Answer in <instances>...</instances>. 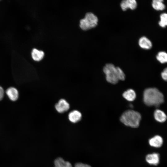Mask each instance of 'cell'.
Returning a JSON list of instances; mask_svg holds the SVG:
<instances>
[{
    "label": "cell",
    "instance_id": "3",
    "mask_svg": "<svg viewBox=\"0 0 167 167\" xmlns=\"http://www.w3.org/2000/svg\"><path fill=\"white\" fill-rule=\"evenodd\" d=\"M141 118V115L139 113L129 110L122 113L120 117V120L125 125L135 128L139 126Z\"/></svg>",
    "mask_w": 167,
    "mask_h": 167
},
{
    "label": "cell",
    "instance_id": "7",
    "mask_svg": "<svg viewBox=\"0 0 167 167\" xmlns=\"http://www.w3.org/2000/svg\"><path fill=\"white\" fill-rule=\"evenodd\" d=\"M148 143L151 147L155 148H159L163 144V139L161 136L157 135L149 139Z\"/></svg>",
    "mask_w": 167,
    "mask_h": 167
},
{
    "label": "cell",
    "instance_id": "11",
    "mask_svg": "<svg viewBox=\"0 0 167 167\" xmlns=\"http://www.w3.org/2000/svg\"><path fill=\"white\" fill-rule=\"evenodd\" d=\"M68 117L70 121L72 123H75L81 120L82 114L79 111L74 110L69 113Z\"/></svg>",
    "mask_w": 167,
    "mask_h": 167
},
{
    "label": "cell",
    "instance_id": "5",
    "mask_svg": "<svg viewBox=\"0 0 167 167\" xmlns=\"http://www.w3.org/2000/svg\"><path fill=\"white\" fill-rule=\"evenodd\" d=\"M145 160L149 164L156 166L160 162V155L158 153L156 152L149 154L146 156Z\"/></svg>",
    "mask_w": 167,
    "mask_h": 167
},
{
    "label": "cell",
    "instance_id": "15",
    "mask_svg": "<svg viewBox=\"0 0 167 167\" xmlns=\"http://www.w3.org/2000/svg\"><path fill=\"white\" fill-rule=\"evenodd\" d=\"M54 163L55 167H72L70 162L65 161L61 157L56 159L54 161Z\"/></svg>",
    "mask_w": 167,
    "mask_h": 167
},
{
    "label": "cell",
    "instance_id": "16",
    "mask_svg": "<svg viewBox=\"0 0 167 167\" xmlns=\"http://www.w3.org/2000/svg\"><path fill=\"white\" fill-rule=\"evenodd\" d=\"M162 0H153L152 3V7L157 11H162L165 8V6Z\"/></svg>",
    "mask_w": 167,
    "mask_h": 167
},
{
    "label": "cell",
    "instance_id": "1",
    "mask_svg": "<svg viewBox=\"0 0 167 167\" xmlns=\"http://www.w3.org/2000/svg\"><path fill=\"white\" fill-rule=\"evenodd\" d=\"M143 101L145 104L147 106L157 107L164 102V96L157 88H148L144 91Z\"/></svg>",
    "mask_w": 167,
    "mask_h": 167
},
{
    "label": "cell",
    "instance_id": "19",
    "mask_svg": "<svg viewBox=\"0 0 167 167\" xmlns=\"http://www.w3.org/2000/svg\"><path fill=\"white\" fill-rule=\"evenodd\" d=\"M161 75L163 80L167 81V67L163 70L161 73Z\"/></svg>",
    "mask_w": 167,
    "mask_h": 167
},
{
    "label": "cell",
    "instance_id": "17",
    "mask_svg": "<svg viewBox=\"0 0 167 167\" xmlns=\"http://www.w3.org/2000/svg\"><path fill=\"white\" fill-rule=\"evenodd\" d=\"M156 58V59L162 64L167 63V53L165 51H160L157 53Z\"/></svg>",
    "mask_w": 167,
    "mask_h": 167
},
{
    "label": "cell",
    "instance_id": "4",
    "mask_svg": "<svg viewBox=\"0 0 167 167\" xmlns=\"http://www.w3.org/2000/svg\"><path fill=\"white\" fill-rule=\"evenodd\" d=\"M97 17L92 12L87 13L84 18L80 21L79 26L83 30H87L95 27L98 22Z\"/></svg>",
    "mask_w": 167,
    "mask_h": 167
},
{
    "label": "cell",
    "instance_id": "9",
    "mask_svg": "<svg viewBox=\"0 0 167 167\" xmlns=\"http://www.w3.org/2000/svg\"><path fill=\"white\" fill-rule=\"evenodd\" d=\"M137 3L135 0H124L120 3V6L123 11H125L128 8L134 10L136 8Z\"/></svg>",
    "mask_w": 167,
    "mask_h": 167
},
{
    "label": "cell",
    "instance_id": "8",
    "mask_svg": "<svg viewBox=\"0 0 167 167\" xmlns=\"http://www.w3.org/2000/svg\"><path fill=\"white\" fill-rule=\"evenodd\" d=\"M6 93L9 98L12 101H15L18 99L19 92L14 87H11L7 88L6 91Z\"/></svg>",
    "mask_w": 167,
    "mask_h": 167
},
{
    "label": "cell",
    "instance_id": "18",
    "mask_svg": "<svg viewBox=\"0 0 167 167\" xmlns=\"http://www.w3.org/2000/svg\"><path fill=\"white\" fill-rule=\"evenodd\" d=\"M160 20L158 22L159 25L163 28L167 26V13H163L160 16Z\"/></svg>",
    "mask_w": 167,
    "mask_h": 167
},
{
    "label": "cell",
    "instance_id": "14",
    "mask_svg": "<svg viewBox=\"0 0 167 167\" xmlns=\"http://www.w3.org/2000/svg\"><path fill=\"white\" fill-rule=\"evenodd\" d=\"M31 55L33 60L36 61H39L43 58L44 53L42 51L34 48L32 50Z\"/></svg>",
    "mask_w": 167,
    "mask_h": 167
},
{
    "label": "cell",
    "instance_id": "12",
    "mask_svg": "<svg viewBox=\"0 0 167 167\" xmlns=\"http://www.w3.org/2000/svg\"><path fill=\"white\" fill-rule=\"evenodd\" d=\"M154 118L158 122L162 123L166 121L167 116L162 111L159 109L156 110L154 113Z\"/></svg>",
    "mask_w": 167,
    "mask_h": 167
},
{
    "label": "cell",
    "instance_id": "2",
    "mask_svg": "<svg viewBox=\"0 0 167 167\" xmlns=\"http://www.w3.org/2000/svg\"><path fill=\"white\" fill-rule=\"evenodd\" d=\"M107 81L112 84H117L119 80H124L125 75L123 71L119 67L111 63L105 65L103 69Z\"/></svg>",
    "mask_w": 167,
    "mask_h": 167
},
{
    "label": "cell",
    "instance_id": "13",
    "mask_svg": "<svg viewBox=\"0 0 167 167\" xmlns=\"http://www.w3.org/2000/svg\"><path fill=\"white\" fill-rule=\"evenodd\" d=\"M122 96L127 101H132L135 99L136 94L133 90L130 89L124 92L122 94Z\"/></svg>",
    "mask_w": 167,
    "mask_h": 167
},
{
    "label": "cell",
    "instance_id": "20",
    "mask_svg": "<svg viewBox=\"0 0 167 167\" xmlns=\"http://www.w3.org/2000/svg\"><path fill=\"white\" fill-rule=\"evenodd\" d=\"M75 167H91L90 165L87 164L82 163H77L75 164Z\"/></svg>",
    "mask_w": 167,
    "mask_h": 167
},
{
    "label": "cell",
    "instance_id": "10",
    "mask_svg": "<svg viewBox=\"0 0 167 167\" xmlns=\"http://www.w3.org/2000/svg\"><path fill=\"white\" fill-rule=\"evenodd\" d=\"M138 43L141 48L145 49H150L152 47L151 41L145 36H142L139 39Z\"/></svg>",
    "mask_w": 167,
    "mask_h": 167
},
{
    "label": "cell",
    "instance_id": "6",
    "mask_svg": "<svg viewBox=\"0 0 167 167\" xmlns=\"http://www.w3.org/2000/svg\"><path fill=\"white\" fill-rule=\"evenodd\" d=\"M56 110L59 113H63L67 111L70 108L69 103L65 99H61L55 105Z\"/></svg>",
    "mask_w": 167,
    "mask_h": 167
},
{
    "label": "cell",
    "instance_id": "21",
    "mask_svg": "<svg viewBox=\"0 0 167 167\" xmlns=\"http://www.w3.org/2000/svg\"><path fill=\"white\" fill-rule=\"evenodd\" d=\"M4 91L3 88L0 86V101L3 98L4 95Z\"/></svg>",
    "mask_w": 167,
    "mask_h": 167
}]
</instances>
